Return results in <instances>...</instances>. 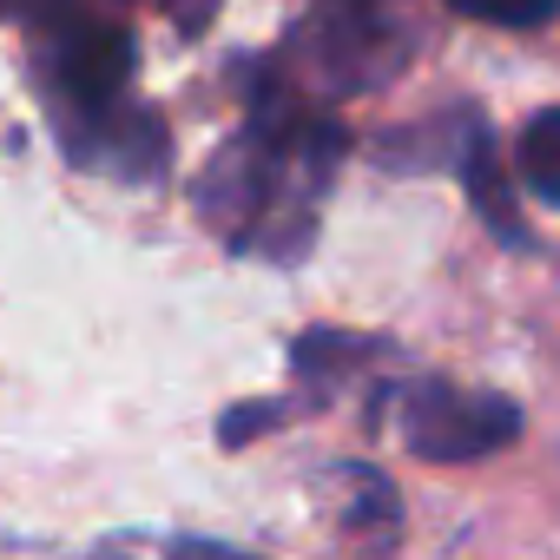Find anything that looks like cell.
Returning a JSON list of instances; mask_svg holds the SVG:
<instances>
[{"instance_id":"6da1fadb","label":"cell","mask_w":560,"mask_h":560,"mask_svg":"<svg viewBox=\"0 0 560 560\" xmlns=\"http://www.w3.org/2000/svg\"><path fill=\"white\" fill-rule=\"evenodd\" d=\"M402 442L422 462H481L521 442V409L494 389H455L442 376L402 389Z\"/></svg>"},{"instance_id":"7a4b0ae2","label":"cell","mask_w":560,"mask_h":560,"mask_svg":"<svg viewBox=\"0 0 560 560\" xmlns=\"http://www.w3.org/2000/svg\"><path fill=\"white\" fill-rule=\"evenodd\" d=\"M47 80L60 93V119L119 106L132 86V34L113 21H93L80 8L47 21Z\"/></svg>"},{"instance_id":"3957f363","label":"cell","mask_w":560,"mask_h":560,"mask_svg":"<svg viewBox=\"0 0 560 560\" xmlns=\"http://www.w3.org/2000/svg\"><path fill=\"white\" fill-rule=\"evenodd\" d=\"M67 126H86V139H73V152L86 159V165H100V172H113V178H159L165 172V152H172V139H165V126L145 113V106H100V113H80V119H67Z\"/></svg>"},{"instance_id":"277c9868","label":"cell","mask_w":560,"mask_h":560,"mask_svg":"<svg viewBox=\"0 0 560 560\" xmlns=\"http://www.w3.org/2000/svg\"><path fill=\"white\" fill-rule=\"evenodd\" d=\"M455 172H462V185H468V198H475L481 224H488L501 244H514V250H521V244H527V231H521V211H514V185H508V165H501L494 132H488L481 119H468V126H462Z\"/></svg>"},{"instance_id":"5b68a950","label":"cell","mask_w":560,"mask_h":560,"mask_svg":"<svg viewBox=\"0 0 560 560\" xmlns=\"http://www.w3.org/2000/svg\"><path fill=\"white\" fill-rule=\"evenodd\" d=\"M514 178H521L540 205H560V106H547V113H534V119L521 126Z\"/></svg>"},{"instance_id":"8992f818","label":"cell","mask_w":560,"mask_h":560,"mask_svg":"<svg viewBox=\"0 0 560 560\" xmlns=\"http://www.w3.org/2000/svg\"><path fill=\"white\" fill-rule=\"evenodd\" d=\"M448 8L481 27H547L560 14V0H448Z\"/></svg>"},{"instance_id":"52a82bcc","label":"cell","mask_w":560,"mask_h":560,"mask_svg":"<svg viewBox=\"0 0 560 560\" xmlns=\"http://www.w3.org/2000/svg\"><path fill=\"white\" fill-rule=\"evenodd\" d=\"M100 560H257V553H244V547H224V540H205V534H178V540H165L159 553L152 547H106Z\"/></svg>"},{"instance_id":"ba28073f","label":"cell","mask_w":560,"mask_h":560,"mask_svg":"<svg viewBox=\"0 0 560 560\" xmlns=\"http://www.w3.org/2000/svg\"><path fill=\"white\" fill-rule=\"evenodd\" d=\"M270 422H284V402H244V409H224L218 442H224V448H244V442H257Z\"/></svg>"}]
</instances>
